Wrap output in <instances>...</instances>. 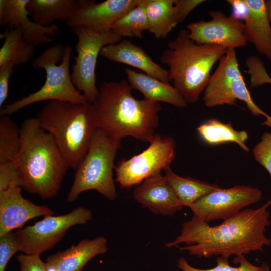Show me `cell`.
<instances>
[{"mask_svg": "<svg viewBox=\"0 0 271 271\" xmlns=\"http://www.w3.org/2000/svg\"><path fill=\"white\" fill-rule=\"evenodd\" d=\"M164 171L167 180L183 206L189 208L200 198L221 188L217 184L178 176L170 166Z\"/></svg>", "mask_w": 271, "mask_h": 271, "instance_id": "25", "label": "cell"}, {"mask_svg": "<svg viewBox=\"0 0 271 271\" xmlns=\"http://www.w3.org/2000/svg\"><path fill=\"white\" fill-rule=\"evenodd\" d=\"M21 146L13 161L20 187L43 199L58 193L69 168L53 138L40 126L37 118L26 119L20 127Z\"/></svg>", "mask_w": 271, "mask_h": 271, "instance_id": "2", "label": "cell"}, {"mask_svg": "<svg viewBox=\"0 0 271 271\" xmlns=\"http://www.w3.org/2000/svg\"><path fill=\"white\" fill-rule=\"evenodd\" d=\"M227 2L232 7L231 15L239 20H243L248 11L245 0H228Z\"/></svg>", "mask_w": 271, "mask_h": 271, "instance_id": "36", "label": "cell"}, {"mask_svg": "<svg viewBox=\"0 0 271 271\" xmlns=\"http://www.w3.org/2000/svg\"><path fill=\"white\" fill-rule=\"evenodd\" d=\"M0 37L4 39L0 49V66L9 63L14 68L27 63L33 57L35 46L24 38L20 27L6 28Z\"/></svg>", "mask_w": 271, "mask_h": 271, "instance_id": "24", "label": "cell"}, {"mask_svg": "<svg viewBox=\"0 0 271 271\" xmlns=\"http://www.w3.org/2000/svg\"><path fill=\"white\" fill-rule=\"evenodd\" d=\"M237 100L244 102L254 116H268L253 101L239 68L235 49L229 48L211 75L203 100L207 107H214L234 105Z\"/></svg>", "mask_w": 271, "mask_h": 271, "instance_id": "8", "label": "cell"}, {"mask_svg": "<svg viewBox=\"0 0 271 271\" xmlns=\"http://www.w3.org/2000/svg\"><path fill=\"white\" fill-rule=\"evenodd\" d=\"M72 30L78 41L71 80L87 101L93 103L99 92L96 85L95 72L98 55L104 46L117 43L122 37L112 31L99 33L82 27L73 28Z\"/></svg>", "mask_w": 271, "mask_h": 271, "instance_id": "9", "label": "cell"}, {"mask_svg": "<svg viewBox=\"0 0 271 271\" xmlns=\"http://www.w3.org/2000/svg\"><path fill=\"white\" fill-rule=\"evenodd\" d=\"M148 31L156 39H165L179 23L174 0H144Z\"/></svg>", "mask_w": 271, "mask_h": 271, "instance_id": "23", "label": "cell"}, {"mask_svg": "<svg viewBox=\"0 0 271 271\" xmlns=\"http://www.w3.org/2000/svg\"><path fill=\"white\" fill-rule=\"evenodd\" d=\"M149 26L144 0L118 18L113 24L111 31L123 37H142V34L148 31Z\"/></svg>", "mask_w": 271, "mask_h": 271, "instance_id": "27", "label": "cell"}, {"mask_svg": "<svg viewBox=\"0 0 271 271\" xmlns=\"http://www.w3.org/2000/svg\"><path fill=\"white\" fill-rule=\"evenodd\" d=\"M36 118L41 128L53 138L69 168L75 170L98 128L93 103L50 101Z\"/></svg>", "mask_w": 271, "mask_h": 271, "instance_id": "5", "label": "cell"}, {"mask_svg": "<svg viewBox=\"0 0 271 271\" xmlns=\"http://www.w3.org/2000/svg\"><path fill=\"white\" fill-rule=\"evenodd\" d=\"M20 251L15 233L10 232L0 237V271H5L8 262Z\"/></svg>", "mask_w": 271, "mask_h": 271, "instance_id": "30", "label": "cell"}, {"mask_svg": "<svg viewBox=\"0 0 271 271\" xmlns=\"http://www.w3.org/2000/svg\"><path fill=\"white\" fill-rule=\"evenodd\" d=\"M228 49L213 45L198 44L189 37L187 30H180L167 44L160 60L168 67L170 82L187 103L197 102L211 76L216 62Z\"/></svg>", "mask_w": 271, "mask_h": 271, "instance_id": "4", "label": "cell"}, {"mask_svg": "<svg viewBox=\"0 0 271 271\" xmlns=\"http://www.w3.org/2000/svg\"><path fill=\"white\" fill-rule=\"evenodd\" d=\"M21 190L20 187H15L0 192V237L20 229L32 219L54 214L48 206L25 198Z\"/></svg>", "mask_w": 271, "mask_h": 271, "instance_id": "15", "label": "cell"}, {"mask_svg": "<svg viewBox=\"0 0 271 271\" xmlns=\"http://www.w3.org/2000/svg\"><path fill=\"white\" fill-rule=\"evenodd\" d=\"M107 240L103 236L85 239L77 244L48 256L57 271H82L87 263L97 255L107 251Z\"/></svg>", "mask_w": 271, "mask_h": 271, "instance_id": "19", "label": "cell"}, {"mask_svg": "<svg viewBox=\"0 0 271 271\" xmlns=\"http://www.w3.org/2000/svg\"><path fill=\"white\" fill-rule=\"evenodd\" d=\"M261 191L247 185H235L220 188L200 198L189 208L193 217L209 223L223 221L237 214L247 207L258 202Z\"/></svg>", "mask_w": 271, "mask_h": 271, "instance_id": "12", "label": "cell"}, {"mask_svg": "<svg viewBox=\"0 0 271 271\" xmlns=\"http://www.w3.org/2000/svg\"><path fill=\"white\" fill-rule=\"evenodd\" d=\"M125 72L131 87L140 91L144 99L165 102L178 108L187 106V103L181 94L169 83L129 68H125Z\"/></svg>", "mask_w": 271, "mask_h": 271, "instance_id": "21", "label": "cell"}, {"mask_svg": "<svg viewBox=\"0 0 271 271\" xmlns=\"http://www.w3.org/2000/svg\"><path fill=\"white\" fill-rule=\"evenodd\" d=\"M80 0H29L27 9L31 19L43 26L56 21L67 22L77 11Z\"/></svg>", "mask_w": 271, "mask_h": 271, "instance_id": "22", "label": "cell"}, {"mask_svg": "<svg viewBox=\"0 0 271 271\" xmlns=\"http://www.w3.org/2000/svg\"><path fill=\"white\" fill-rule=\"evenodd\" d=\"M253 152L255 159L271 176V132L262 136L261 141L255 145Z\"/></svg>", "mask_w": 271, "mask_h": 271, "instance_id": "32", "label": "cell"}, {"mask_svg": "<svg viewBox=\"0 0 271 271\" xmlns=\"http://www.w3.org/2000/svg\"><path fill=\"white\" fill-rule=\"evenodd\" d=\"M271 199L258 208H245L217 225L192 217L183 223L180 234L165 244L192 256L209 258L244 256L271 244L266 228L271 221Z\"/></svg>", "mask_w": 271, "mask_h": 271, "instance_id": "1", "label": "cell"}, {"mask_svg": "<svg viewBox=\"0 0 271 271\" xmlns=\"http://www.w3.org/2000/svg\"><path fill=\"white\" fill-rule=\"evenodd\" d=\"M139 0H80L78 10L66 24L72 29L85 27L99 33L111 31L114 23Z\"/></svg>", "mask_w": 271, "mask_h": 271, "instance_id": "14", "label": "cell"}, {"mask_svg": "<svg viewBox=\"0 0 271 271\" xmlns=\"http://www.w3.org/2000/svg\"><path fill=\"white\" fill-rule=\"evenodd\" d=\"M127 80L103 82L93 103L98 128L121 139L131 137L149 142L155 134L161 110L158 103L132 95Z\"/></svg>", "mask_w": 271, "mask_h": 271, "instance_id": "3", "label": "cell"}, {"mask_svg": "<svg viewBox=\"0 0 271 271\" xmlns=\"http://www.w3.org/2000/svg\"><path fill=\"white\" fill-rule=\"evenodd\" d=\"M211 19L187 26L189 37L198 44L213 45L227 49L245 47L248 42L244 22L217 10L209 12Z\"/></svg>", "mask_w": 271, "mask_h": 271, "instance_id": "13", "label": "cell"}, {"mask_svg": "<svg viewBox=\"0 0 271 271\" xmlns=\"http://www.w3.org/2000/svg\"><path fill=\"white\" fill-rule=\"evenodd\" d=\"M248 11L243 21L245 34L256 51L271 63V24L264 0H245Z\"/></svg>", "mask_w": 271, "mask_h": 271, "instance_id": "20", "label": "cell"}, {"mask_svg": "<svg viewBox=\"0 0 271 271\" xmlns=\"http://www.w3.org/2000/svg\"><path fill=\"white\" fill-rule=\"evenodd\" d=\"M20 271H46L45 262L39 254H20L17 256Z\"/></svg>", "mask_w": 271, "mask_h": 271, "instance_id": "33", "label": "cell"}, {"mask_svg": "<svg viewBox=\"0 0 271 271\" xmlns=\"http://www.w3.org/2000/svg\"><path fill=\"white\" fill-rule=\"evenodd\" d=\"M204 2L203 0H174L179 23L182 22L195 8Z\"/></svg>", "mask_w": 271, "mask_h": 271, "instance_id": "35", "label": "cell"}, {"mask_svg": "<svg viewBox=\"0 0 271 271\" xmlns=\"http://www.w3.org/2000/svg\"><path fill=\"white\" fill-rule=\"evenodd\" d=\"M29 0H1L0 24L6 28L20 27L24 38L36 46L51 43L59 30L57 25L43 26L34 22L29 15L27 5Z\"/></svg>", "mask_w": 271, "mask_h": 271, "instance_id": "16", "label": "cell"}, {"mask_svg": "<svg viewBox=\"0 0 271 271\" xmlns=\"http://www.w3.org/2000/svg\"><path fill=\"white\" fill-rule=\"evenodd\" d=\"M15 187H20V182L14 162L0 163V192Z\"/></svg>", "mask_w": 271, "mask_h": 271, "instance_id": "31", "label": "cell"}, {"mask_svg": "<svg viewBox=\"0 0 271 271\" xmlns=\"http://www.w3.org/2000/svg\"><path fill=\"white\" fill-rule=\"evenodd\" d=\"M133 197L142 207L157 215L173 216L184 207L161 173L144 180L134 189Z\"/></svg>", "mask_w": 271, "mask_h": 271, "instance_id": "17", "label": "cell"}, {"mask_svg": "<svg viewBox=\"0 0 271 271\" xmlns=\"http://www.w3.org/2000/svg\"><path fill=\"white\" fill-rule=\"evenodd\" d=\"M72 48L55 44L45 50L32 62L35 69H44L46 79L37 91L3 107L1 116H10L30 105L43 101H61L83 103L88 102L85 97L73 84L70 74Z\"/></svg>", "mask_w": 271, "mask_h": 271, "instance_id": "6", "label": "cell"}, {"mask_svg": "<svg viewBox=\"0 0 271 271\" xmlns=\"http://www.w3.org/2000/svg\"><path fill=\"white\" fill-rule=\"evenodd\" d=\"M121 147V139L111 137L97 128L87 152L75 170L66 201H75L82 193L94 190L109 200H114L116 190L113 178L114 160Z\"/></svg>", "mask_w": 271, "mask_h": 271, "instance_id": "7", "label": "cell"}, {"mask_svg": "<svg viewBox=\"0 0 271 271\" xmlns=\"http://www.w3.org/2000/svg\"><path fill=\"white\" fill-rule=\"evenodd\" d=\"M197 130L200 138L208 144L234 142L245 151H249L245 144L248 139L247 132L235 130L231 123H224L217 119H211L199 125Z\"/></svg>", "mask_w": 271, "mask_h": 271, "instance_id": "26", "label": "cell"}, {"mask_svg": "<svg viewBox=\"0 0 271 271\" xmlns=\"http://www.w3.org/2000/svg\"><path fill=\"white\" fill-rule=\"evenodd\" d=\"M92 218V211L83 206H78L66 214L45 216L33 225L14 232L20 251L40 255L54 247L71 227L84 225Z\"/></svg>", "mask_w": 271, "mask_h": 271, "instance_id": "10", "label": "cell"}, {"mask_svg": "<svg viewBox=\"0 0 271 271\" xmlns=\"http://www.w3.org/2000/svg\"><path fill=\"white\" fill-rule=\"evenodd\" d=\"M21 130L10 116L0 118V163L13 161L21 146Z\"/></svg>", "mask_w": 271, "mask_h": 271, "instance_id": "28", "label": "cell"}, {"mask_svg": "<svg viewBox=\"0 0 271 271\" xmlns=\"http://www.w3.org/2000/svg\"><path fill=\"white\" fill-rule=\"evenodd\" d=\"M265 8L267 15L271 24V0L265 1Z\"/></svg>", "mask_w": 271, "mask_h": 271, "instance_id": "37", "label": "cell"}, {"mask_svg": "<svg viewBox=\"0 0 271 271\" xmlns=\"http://www.w3.org/2000/svg\"><path fill=\"white\" fill-rule=\"evenodd\" d=\"M100 55L109 60L139 69L164 82H170L168 70L155 62L141 46L129 40L104 46Z\"/></svg>", "mask_w": 271, "mask_h": 271, "instance_id": "18", "label": "cell"}, {"mask_svg": "<svg viewBox=\"0 0 271 271\" xmlns=\"http://www.w3.org/2000/svg\"><path fill=\"white\" fill-rule=\"evenodd\" d=\"M176 148L172 137L155 134L146 149L129 159L121 160L115 166L116 181L123 188L139 185L170 166L176 156Z\"/></svg>", "mask_w": 271, "mask_h": 271, "instance_id": "11", "label": "cell"}, {"mask_svg": "<svg viewBox=\"0 0 271 271\" xmlns=\"http://www.w3.org/2000/svg\"><path fill=\"white\" fill-rule=\"evenodd\" d=\"M266 118V120L265 122L263 123V124L267 125L271 127V117L268 115Z\"/></svg>", "mask_w": 271, "mask_h": 271, "instance_id": "38", "label": "cell"}, {"mask_svg": "<svg viewBox=\"0 0 271 271\" xmlns=\"http://www.w3.org/2000/svg\"><path fill=\"white\" fill-rule=\"evenodd\" d=\"M233 262L239 264L238 266L230 265L228 259L218 256L216 259L217 265L211 268L202 269L191 266L184 257H180L177 262V266L181 271H271L269 265L262 263L255 265L249 262L244 256L235 257Z\"/></svg>", "mask_w": 271, "mask_h": 271, "instance_id": "29", "label": "cell"}, {"mask_svg": "<svg viewBox=\"0 0 271 271\" xmlns=\"http://www.w3.org/2000/svg\"><path fill=\"white\" fill-rule=\"evenodd\" d=\"M13 69L14 67L9 63L0 66L1 107H2L8 97L9 82L13 72Z\"/></svg>", "mask_w": 271, "mask_h": 271, "instance_id": "34", "label": "cell"}]
</instances>
